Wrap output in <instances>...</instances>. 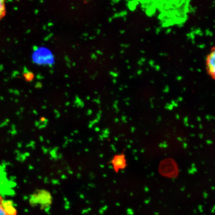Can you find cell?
Instances as JSON below:
<instances>
[{
	"label": "cell",
	"mask_w": 215,
	"mask_h": 215,
	"mask_svg": "<svg viewBox=\"0 0 215 215\" xmlns=\"http://www.w3.org/2000/svg\"><path fill=\"white\" fill-rule=\"evenodd\" d=\"M0 204L7 215H17V210L11 201L0 200Z\"/></svg>",
	"instance_id": "4"
},
{
	"label": "cell",
	"mask_w": 215,
	"mask_h": 215,
	"mask_svg": "<svg viewBox=\"0 0 215 215\" xmlns=\"http://www.w3.org/2000/svg\"><path fill=\"white\" fill-rule=\"evenodd\" d=\"M30 201L32 204H40L46 207L51 203V196L47 191L40 190L32 195Z\"/></svg>",
	"instance_id": "1"
},
{
	"label": "cell",
	"mask_w": 215,
	"mask_h": 215,
	"mask_svg": "<svg viewBox=\"0 0 215 215\" xmlns=\"http://www.w3.org/2000/svg\"><path fill=\"white\" fill-rule=\"evenodd\" d=\"M205 67L208 75L215 80V46L211 48L205 60Z\"/></svg>",
	"instance_id": "2"
},
{
	"label": "cell",
	"mask_w": 215,
	"mask_h": 215,
	"mask_svg": "<svg viewBox=\"0 0 215 215\" xmlns=\"http://www.w3.org/2000/svg\"><path fill=\"white\" fill-rule=\"evenodd\" d=\"M0 215H7L1 204H0Z\"/></svg>",
	"instance_id": "6"
},
{
	"label": "cell",
	"mask_w": 215,
	"mask_h": 215,
	"mask_svg": "<svg viewBox=\"0 0 215 215\" xmlns=\"http://www.w3.org/2000/svg\"><path fill=\"white\" fill-rule=\"evenodd\" d=\"M111 163L116 172L124 169L127 167V161L124 153L115 155L111 160Z\"/></svg>",
	"instance_id": "3"
},
{
	"label": "cell",
	"mask_w": 215,
	"mask_h": 215,
	"mask_svg": "<svg viewBox=\"0 0 215 215\" xmlns=\"http://www.w3.org/2000/svg\"><path fill=\"white\" fill-rule=\"evenodd\" d=\"M6 14V6L5 1L0 0V20H1Z\"/></svg>",
	"instance_id": "5"
}]
</instances>
